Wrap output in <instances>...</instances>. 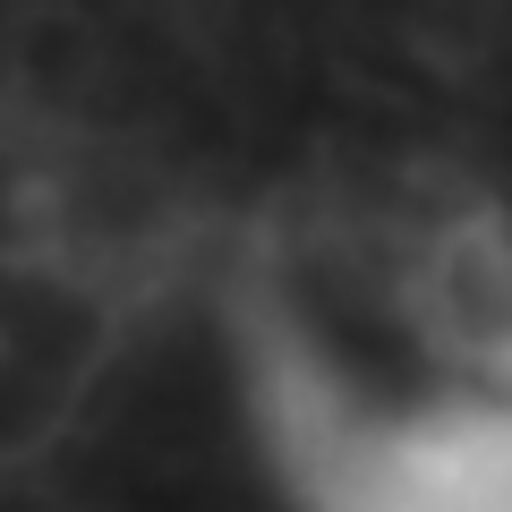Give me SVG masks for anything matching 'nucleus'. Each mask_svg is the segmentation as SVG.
<instances>
[{"instance_id": "nucleus-1", "label": "nucleus", "mask_w": 512, "mask_h": 512, "mask_svg": "<svg viewBox=\"0 0 512 512\" xmlns=\"http://www.w3.org/2000/svg\"><path fill=\"white\" fill-rule=\"evenodd\" d=\"M103 359H111L103 299L35 291L0 308V470H26L69 436Z\"/></svg>"}]
</instances>
